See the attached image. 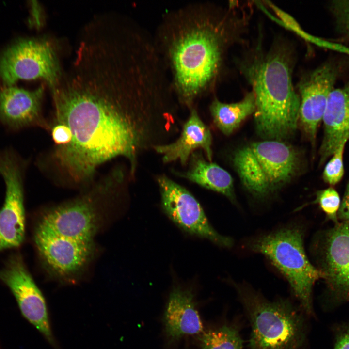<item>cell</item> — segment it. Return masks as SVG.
<instances>
[{
	"label": "cell",
	"instance_id": "obj_1",
	"mask_svg": "<svg viewBox=\"0 0 349 349\" xmlns=\"http://www.w3.org/2000/svg\"><path fill=\"white\" fill-rule=\"evenodd\" d=\"M77 50L51 88L52 124L66 126L72 140L53 147L39 166L58 182L84 186L100 165L123 157L132 178L140 154L177 132L168 87L147 59L122 46L96 42Z\"/></svg>",
	"mask_w": 349,
	"mask_h": 349
},
{
	"label": "cell",
	"instance_id": "obj_2",
	"mask_svg": "<svg viewBox=\"0 0 349 349\" xmlns=\"http://www.w3.org/2000/svg\"><path fill=\"white\" fill-rule=\"evenodd\" d=\"M236 6L192 4L167 15L159 28L156 48L170 70L178 101L190 109L215 89L229 49L242 39L249 15L236 12Z\"/></svg>",
	"mask_w": 349,
	"mask_h": 349
},
{
	"label": "cell",
	"instance_id": "obj_3",
	"mask_svg": "<svg viewBox=\"0 0 349 349\" xmlns=\"http://www.w3.org/2000/svg\"><path fill=\"white\" fill-rule=\"evenodd\" d=\"M257 36L235 62L252 88L255 100L256 131L264 140L284 141L297 128L300 99L293 82L296 51L284 38L267 49L259 27Z\"/></svg>",
	"mask_w": 349,
	"mask_h": 349
},
{
	"label": "cell",
	"instance_id": "obj_4",
	"mask_svg": "<svg viewBox=\"0 0 349 349\" xmlns=\"http://www.w3.org/2000/svg\"><path fill=\"white\" fill-rule=\"evenodd\" d=\"M235 287L249 320V349H302L303 315L287 299L270 301L244 285Z\"/></svg>",
	"mask_w": 349,
	"mask_h": 349
},
{
	"label": "cell",
	"instance_id": "obj_5",
	"mask_svg": "<svg viewBox=\"0 0 349 349\" xmlns=\"http://www.w3.org/2000/svg\"><path fill=\"white\" fill-rule=\"evenodd\" d=\"M303 233L299 226H289L249 240L251 251L267 257L287 280L303 310L312 312L311 293L324 272L309 261L303 246Z\"/></svg>",
	"mask_w": 349,
	"mask_h": 349
},
{
	"label": "cell",
	"instance_id": "obj_6",
	"mask_svg": "<svg viewBox=\"0 0 349 349\" xmlns=\"http://www.w3.org/2000/svg\"><path fill=\"white\" fill-rule=\"evenodd\" d=\"M233 162L245 188L263 198L279 190L297 173V151L283 141L264 140L238 149Z\"/></svg>",
	"mask_w": 349,
	"mask_h": 349
},
{
	"label": "cell",
	"instance_id": "obj_7",
	"mask_svg": "<svg viewBox=\"0 0 349 349\" xmlns=\"http://www.w3.org/2000/svg\"><path fill=\"white\" fill-rule=\"evenodd\" d=\"M62 76L55 46L47 39L19 40L0 57V77L6 86L20 79H42L51 89Z\"/></svg>",
	"mask_w": 349,
	"mask_h": 349
},
{
	"label": "cell",
	"instance_id": "obj_8",
	"mask_svg": "<svg viewBox=\"0 0 349 349\" xmlns=\"http://www.w3.org/2000/svg\"><path fill=\"white\" fill-rule=\"evenodd\" d=\"M156 179L162 209L179 228L222 247L232 245L231 238L220 234L212 226L201 205L190 191L164 174Z\"/></svg>",
	"mask_w": 349,
	"mask_h": 349
},
{
	"label": "cell",
	"instance_id": "obj_9",
	"mask_svg": "<svg viewBox=\"0 0 349 349\" xmlns=\"http://www.w3.org/2000/svg\"><path fill=\"white\" fill-rule=\"evenodd\" d=\"M25 167L15 152L9 150L0 152V174L6 187L4 202L0 210V252L19 247L24 239Z\"/></svg>",
	"mask_w": 349,
	"mask_h": 349
},
{
	"label": "cell",
	"instance_id": "obj_10",
	"mask_svg": "<svg viewBox=\"0 0 349 349\" xmlns=\"http://www.w3.org/2000/svg\"><path fill=\"white\" fill-rule=\"evenodd\" d=\"M343 70L341 62L329 60L302 75L297 85L299 120L306 137L315 144L329 96Z\"/></svg>",
	"mask_w": 349,
	"mask_h": 349
},
{
	"label": "cell",
	"instance_id": "obj_11",
	"mask_svg": "<svg viewBox=\"0 0 349 349\" xmlns=\"http://www.w3.org/2000/svg\"><path fill=\"white\" fill-rule=\"evenodd\" d=\"M106 182V176L93 183L91 190L86 195L46 213L38 224L62 237L92 241L98 225L96 201Z\"/></svg>",
	"mask_w": 349,
	"mask_h": 349
},
{
	"label": "cell",
	"instance_id": "obj_12",
	"mask_svg": "<svg viewBox=\"0 0 349 349\" xmlns=\"http://www.w3.org/2000/svg\"><path fill=\"white\" fill-rule=\"evenodd\" d=\"M0 279L15 296L23 316L53 343L45 299L19 253L8 257L0 269Z\"/></svg>",
	"mask_w": 349,
	"mask_h": 349
},
{
	"label": "cell",
	"instance_id": "obj_13",
	"mask_svg": "<svg viewBox=\"0 0 349 349\" xmlns=\"http://www.w3.org/2000/svg\"><path fill=\"white\" fill-rule=\"evenodd\" d=\"M34 241L44 262L57 273L64 276L81 270L93 250V241L62 237L38 223L34 229Z\"/></svg>",
	"mask_w": 349,
	"mask_h": 349
},
{
	"label": "cell",
	"instance_id": "obj_14",
	"mask_svg": "<svg viewBox=\"0 0 349 349\" xmlns=\"http://www.w3.org/2000/svg\"><path fill=\"white\" fill-rule=\"evenodd\" d=\"M44 86L33 91L14 86L0 92V122L12 129L37 127L50 130L41 112Z\"/></svg>",
	"mask_w": 349,
	"mask_h": 349
},
{
	"label": "cell",
	"instance_id": "obj_15",
	"mask_svg": "<svg viewBox=\"0 0 349 349\" xmlns=\"http://www.w3.org/2000/svg\"><path fill=\"white\" fill-rule=\"evenodd\" d=\"M189 118L183 124L179 137L170 143L158 145L153 149L162 156L164 163L179 160L186 165L190 155L198 149H202L207 160L212 159V134L194 108L190 109Z\"/></svg>",
	"mask_w": 349,
	"mask_h": 349
},
{
	"label": "cell",
	"instance_id": "obj_16",
	"mask_svg": "<svg viewBox=\"0 0 349 349\" xmlns=\"http://www.w3.org/2000/svg\"><path fill=\"white\" fill-rule=\"evenodd\" d=\"M324 279L349 299V222H338L328 232L324 246Z\"/></svg>",
	"mask_w": 349,
	"mask_h": 349
},
{
	"label": "cell",
	"instance_id": "obj_17",
	"mask_svg": "<svg viewBox=\"0 0 349 349\" xmlns=\"http://www.w3.org/2000/svg\"><path fill=\"white\" fill-rule=\"evenodd\" d=\"M322 121L324 136L320 148V163L332 156L341 143L349 140V79L331 92Z\"/></svg>",
	"mask_w": 349,
	"mask_h": 349
},
{
	"label": "cell",
	"instance_id": "obj_18",
	"mask_svg": "<svg viewBox=\"0 0 349 349\" xmlns=\"http://www.w3.org/2000/svg\"><path fill=\"white\" fill-rule=\"evenodd\" d=\"M194 295L190 288L173 287L163 316L165 333L170 343L187 335L203 332V326L195 308Z\"/></svg>",
	"mask_w": 349,
	"mask_h": 349
},
{
	"label": "cell",
	"instance_id": "obj_19",
	"mask_svg": "<svg viewBox=\"0 0 349 349\" xmlns=\"http://www.w3.org/2000/svg\"><path fill=\"white\" fill-rule=\"evenodd\" d=\"M189 161L187 171H175V174L235 201L233 180L228 172L218 164L206 160L202 153L197 150L191 154Z\"/></svg>",
	"mask_w": 349,
	"mask_h": 349
},
{
	"label": "cell",
	"instance_id": "obj_20",
	"mask_svg": "<svg viewBox=\"0 0 349 349\" xmlns=\"http://www.w3.org/2000/svg\"><path fill=\"white\" fill-rule=\"evenodd\" d=\"M213 122L224 135H229L249 116L254 113L255 100L253 92L247 93L240 101L226 103L215 98L209 106Z\"/></svg>",
	"mask_w": 349,
	"mask_h": 349
},
{
	"label": "cell",
	"instance_id": "obj_21",
	"mask_svg": "<svg viewBox=\"0 0 349 349\" xmlns=\"http://www.w3.org/2000/svg\"><path fill=\"white\" fill-rule=\"evenodd\" d=\"M199 340L201 349H243L239 328L233 323L203 333Z\"/></svg>",
	"mask_w": 349,
	"mask_h": 349
},
{
	"label": "cell",
	"instance_id": "obj_22",
	"mask_svg": "<svg viewBox=\"0 0 349 349\" xmlns=\"http://www.w3.org/2000/svg\"><path fill=\"white\" fill-rule=\"evenodd\" d=\"M347 140L342 142L326 164L323 172V179L325 183L334 185L342 179L344 169L343 157L345 146Z\"/></svg>",
	"mask_w": 349,
	"mask_h": 349
},
{
	"label": "cell",
	"instance_id": "obj_23",
	"mask_svg": "<svg viewBox=\"0 0 349 349\" xmlns=\"http://www.w3.org/2000/svg\"><path fill=\"white\" fill-rule=\"evenodd\" d=\"M316 202L327 217L335 224L338 222V212L341 205L340 198L336 190L329 187L319 191L317 194Z\"/></svg>",
	"mask_w": 349,
	"mask_h": 349
},
{
	"label": "cell",
	"instance_id": "obj_24",
	"mask_svg": "<svg viewBox=\"0 0 349 349\" xmlns=\"http://www.w3.org/2000/svg\"><path fill=\"white\" fill-rule=\"evenodd\" d=\"M331 8L337 23L349 37V0L333 1Z\"/></svg>",
	"mask_w": 349,
	"mask_h": 349
},
{
	"label": "cell",
	"instance_id": "obj_25",
	"mask_svg": "<svg viewBox=\"0 0 349 349\" xmlns=\"http://www.w3.org/2000/svg\"><path fill=\"white\" fill-rule=\"evenodd\" d=\"M337 216L341 222H349V180L341 202Z\"/></svg>",
	"mask_w": 349,
	"mask_h": 349
}]
</instances>
